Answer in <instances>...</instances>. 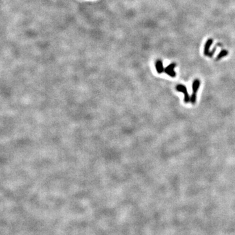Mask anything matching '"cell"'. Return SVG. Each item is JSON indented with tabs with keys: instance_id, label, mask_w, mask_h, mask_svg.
I'll use <instances>...</instances> for the list:
<instances>
[{
	"instance_id": "5",
	"label": "cell",
	"mask_w": 235,
	"mask_h": 235,
	"mask_svg": "<svg viewBox=\"0 0 235 235\" xmlns=\"http://www.w3.org/2000/svg\"><path fill=\"white\" fill-rule=\"evenodd\" d=\"M155 66H156V71H158V73H162L163 71H165L164 68H163V63L160 60H157L156 62V64H155Z\"/></svg>"
},
{
	"instance_id": "3",
	"label": "cell",
	"mask_w": 235,
	"mask_h": 235,
	"mask_svg": "<svg viewBox=\"0 0 235 235\" xmlns=\"http://www.w3.org/2000/svg\"><path fill=\"white\" fill-rule=\"evenodd\" d=\"M176 64H170L169 66H167L166 68L165 69V72L166 74H167L168 75L170 76L171 77H176V73L174 71V68L176 67Z\"/></svg>"
},
{
	"instance_id": "2",
	"label": "cell",
	"mask_w": 235,
	"mask_h": 235,
	"mask_svg": "<svg viewBox=\"0 0 235 235\" xmlns=\"http://www.w3.org/2000/svg\"><path fill=\"white\" fill-rule=\"evenodd\" d=\"M176 89L178 91H180V92H182L184 94V102L185 103H187L189 102L190 97H189V94L187 93L186 87H185V86H183V85L179 84L178 85V86H176Z\"/></svg>"
},
{
	"instance_id": "6",
	"label": "cell",
	"mask_w": 235,
	"mask_h": 235,
	"mask_svg": "<svg viewBox=\"0 0 235 235\" xmlns=\"http://www.w3.org/2000/svg\"><path fill=\"white\" fill-rule=\"evenodd\" d=\"M227 54H228V52H227V50H221V52H219V54L218 55V56H217L216 60H220V59H221V58H222L223 57L226 56H227Z\"/></svg>"
},
{
	"instance_id": "1",
	"label": "cell",
	"mask_w": 235,
	"mask_h": 235,
	"mask_svg": "<svg viewBox=\"0 0 235 235\" xmlns=\"http://www.w3.org/2000/svg\"><path fill=\"white\" fill-rule=\"evenodd\" d=\"M200 87V81L198 79H195L193 82V84H192V90H193V93H192L191 97L190 98V101H191L192 104H195L196 102L197 99V92L198 89Z\"/></svg>"
},
{
	"instance_id": "4",
	"label": "cell",
	"mask_w": 235,
	"mask_h": 235,
	"mask_svg": "<svg viewBox=\"0 0 235 235\" xmlns=\"http://www.w3.org/2000/svg\"><path fill=\"white\" fill-rule=\"evenodd\" d=\"M212 42H213V40L212 39H209L207 41L205 46V50H204V54H205V56H209L210 55V48L211 46Z\"/></svg>"
}]
</instances>
